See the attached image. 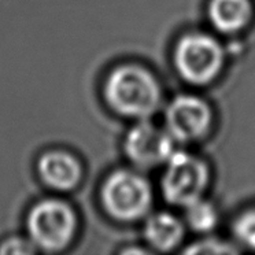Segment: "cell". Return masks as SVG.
Here are the masks:
<instances>
[{"mask_svg":"<svg viewBox=\"0 0 255 255\" xmlns=\"http://www.w3.org/2000/svg\"><path fill=\"white\" fill-rule=\"evenodd\" d=\"M76 211L61 199H43L29 211L28 232L32 243L45 251L66 249L77 232Z\"/></svg>","mask_w":255,"mask_h":255,"instance_id":"cell-2","label":"cell"},{"mask_svg":"<svg viewBox=\"0 0 255 255\" xmlns=\"http://www.w3.org/2000/svg\"><path fill=\"white\" fill-rule=\"evenodd\" d=\"M166 162L162 191L167 202L185 207L191 202L200 199L209 184V169L205 163L180 151H173Z\"/></svg>","mask_w":255,"mask_h":255,"instance_id":"cell-5","label":"cell"},{"mask_svg":"<svg viewBox=\"0 0 255 255\" xmlns=\"http://www.w3.org/2000/svg\"><path fill=\"white\" fill-rule=\"evenodd\" d=\"M106 211L120 221H134L147 214L152 203V191L143 176L132 170H117L102 187Z\"/></svg>","mask_w":255,"mask_h":255,"instance_id":"cell-3","label":"cell"},{"mask_svg":"<svg viewBox=\"0 0 255 255\" xmlns=\"http://www.w3.org/2000/svg\"><path fill=\"white\" fill-rule=\"evenodd\" d=\"M251 11L250 0H211L209 17L220 32L235 33L249 22Z\"/></svg>","mask_w":255,"mask_h":255,"instance_id":"cell-9","label":"cell"},{"mask_svg":"<svg viewBox=\"0 0 255 255\" xmlns=\"http://www.w3.org/2000/svg\"><path fill=\"white\" fill-rule=\"evenodd\" d=\"M166 124L173 139L180 141L199 139L210 128V107L205 100L192 95L178 96L167 109Z\"/></svg>","mask_w":255,"mask_h":255,"instance_id":"cell-7","label":"cell"},{"mask_svg":"<svg viewBox=\"0 0 255 255\" xmlns=\"http://www.w3.org/2000/svg\"><path fill=\"white\" fill-rule=\"evenodd\" d=\"M236 236L250 249H255V210H250L240 216L235 225Z\"/></svg>","mask_w":255,"mask_h":255,"instance_id":"cell-12","label":"cell"},{"mask_svg":"<svg viewBox=\"0 0 255 255\" xmlns=\"http://www.w3.org/2000/svg\"><path fill=\"white\" fill-rule=\"evenodd\" d=\"M222 63L221 45L209 34H187L176 48V66L188 83L196 85L210 83L221 72Z\"/></svg>","mask_w":255,"mask_h":255,"instance_id":"cell-4","label":"cell"},{"mask_svg":"<svg viewBox=\"0 0 255 255\" xmlns=\"http://www.w3.org/2000/svg\"><path fill=\"white\" fill-rule=\"evenodd\" d=\"M147 240L161 251L174 249L183 239L184 227L181 221L169 213H158L145 222Z\"/></svg>","mask_w":255,"mask_h":255,"instance_id":"cell-10","label":"cell"},{"mask_svg":"<svg viewBox=\"0 0 255 255\" xmlns=\"http://www.w3.org/2000/svg\"><path fill=\"white\" fill-rule=\"evenodd\" d=\"M34 250H36V246L32 243V240L12 238L1 243L0 253L1 254H32L34 253Z\"/></svg>","mask_w":255,"mask_h":255,"instance_id":"cell-13","label":"cell"},{"mask_svg":"<svg viewBox=\"0 0 255 255\" xmlns=\"http://www.w3.org/2000/svg\"><path fill=\"white\" fill-rule=\"evenodd\" d=\"M232 250L229 247H224L221 243L217 242H207L200 243V246H195L194 249L189 250V253H231Z\"/></svg>","mask_w":255,"mask_h":255,"instance_id":"cell-14","label":"cell"},{"mask_svg":"<svg viewBox=\"0 0 255 255\" xmlns=\"http://www.w3.org/2000/svg\"><path fill=\"white\" fill-rule=\"evenodd\" d=\"M105 96L113 110L129 117L145 120L161 105V88L148 70L136 65H122L109 74Z\"/></svg>","mask_w":255,"mask_h":255,"instance_id":"cell-1","label":"cell"},{"mask_svg":"<svg viewBox=\"0 0 255 255\" xmlns=\"http://www.w3.org/2000/svg\"><path fill=\"white\" fill-rule=\"evenodd\" d=\"M37 170L48 187L58 191L76 188L83 177V166L76 156L63 150H52L40 156Z\"/></svg>","mask_w":255,"mask_h":255,"instance_id":"cell-8","label":"cell"},{"mask_svg":"<svg viewBox=\"0 0 255 255\" xmlns=\"http://www.w3.org/2000/svg\"><path fill=\"white\" fill-rule=\"evenodd\" d=\"M185 218L189 227L198 232L211 231L217 224V213L214 207L202 200V198L185 206Z\"/></svg>","mask_w":255,"mask_h":255,"instance_id":"cell-11","label":"cell"},{"mask_svg":"<svg viewBox=\"0 0 255 255\" xmlns=\"http://www.w3.org/2000/svg\"><path fill=\"white\" fill-rule=\"evenodd\" d=\"M125 151L137 166H156L166 162L173 154V137L151 122L141 121L129 130L125 139Z\"/></svg>","mask_w":255,"mask_h":255,"instance_id":"cell-6","label":"cell"}]
</instances>
